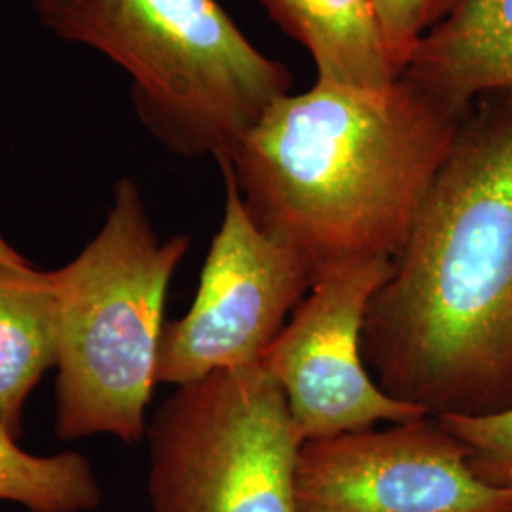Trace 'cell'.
I'll use <instances>...</instances> for the list:
<instances>
[{
	"instance_id": "obj_1",
	"label": "cell",
	"mask_w": 512,
	"mask_h": 512,
	"mask_svg": "<svg viewBox=\"0 0 512 512\" xmlns=\"http://www.w3.org/2000/svg\"><path fill=\"white\" fill-rule=\"evenodd\" d=\"M361 351L374 382L429 416L512 408V88L476 97Z\"/></svg>"
},
{
	"instance_id": "obj_2",
	"label": "cell",
	"mask_w": 512,
	"mask_h": 512,
	"mask_svg": "<svg viewBox=\"0 0 512 512\" xmlns=\"http://www.w3.org/2000/svg\"><path fill=\"white\" fill-rule=\"evenodd\" d=\"M469 109L403 74L370 90L317 80L274 101L226 162L249 215L313 274L395 258Z\"/></svg>"
},
{
	"instance_id": "obj_3",
	"label": "cell",
	"mask_w": 512,
	"mask_h": 512,
	"mask_svg": "<svg viewBox=\"0 0 512 512\" xmlns=\"http://www.w3.org/2000/svg\"><path fill=\"white\" fill-rule=\"evenodd\" d=\"M57 37L101 52L131 78L145 128L184 158L230 160L293 74L258 52L219 0H33Z\"/></svg>"
},
{
	"instance_id": "obj_4",
	"label": "cell",
	"mask_w": 512,
	"mask_h": 512,
	"mask_svg": "<svg viewBox=\"0 0 512 512\" xmlns=\"http://www.w3.org/2000/svg\"><path fill=\"white\" fill-rule=\"evenodd\" d=\"M188 247V236L158 238L139 186L120 179L101 232L55 270L59 439L107 433L137 444L147 435L165 296Z\"/></svg>"
},
{
	"instance_id": "obj_5",
	"label": "cell",
	"mask_w": 512,
	"mask_h": 512,
	"mask_svg": "<svg viewBox=\"0 0 512 512\" xmlns=\"http://www.w3.org/2000/svg\"><path fill=\"white\" fill-rule=\"evenodd\" d=\"M154 512H298L304 437L262 365L179 385L147 427Z\"/></svg>"
},
{
	"instance_id": "obj_6",
	"label": "cell",
	"mask_w": 512,
	"mask_h": 512,
	"mask_svg": "<svg viewBox=\"0 0 512 512\" xmlns=\"http://www.w3.org/2000/svg\"><path fill=\"white\" fill-rule=\"evenodd\" d=\"M224 217L188 313L165 323L156 382L186 385L219 370L260 365L310 293V264L266 234L241 200L234 171L220 160Z\"/></svg>"
},
{
	"instance_id": "obj_7",
	"label": "cell",
	"mask_w": 512,
	"mask_h": 512,
	"mask_svg": "<svg viewBox=\"0 0 512 512\" xmlns=\"http://www.w3.org/2000/svg\"><path fill=\"white\" fill-rule=\"evenodd\" d=\"M391 272L393 258H361L321 270L266 351L260 365L281 385L304 440L429 416L389 397L363 359L366 310Z\"/></svg>"
},
{
	"instance_id": "obj_8",
	"label": "cell",
	"mask_w": 512,
	"mask_h": 512,
	"mask_svg": "<svg viewBox=\"0 0 512 512\" xmlns=\"http://www.w3.org/2000/svg\"><path fill=\"white\" fill-rule=\"evenodd\" d=\"M298 512H512V486L469 465L467 446L435 416L304 440Z\"/></svg>"
},
{
	"instance_id": "obj_9",
	"label": "cell",
	"mask_w": 512,
	"mask_h": 512,
	"mask_svg": "<svg viewBox=\"0 0 512 512\" xmlns=\"http://www.w3.org/2000/svg\"><path fill=\"white\" fill-rule=\"evenodd\" d=\"M403 76L459 109L512 88V0H463L416 46Z\"/></svg>"
},
{
	"instance_id": "obj_10",
	"label": "cell",
	"mask_w": 512,
	"mask_h": 512,
	"mask_svg": "<svg viewBox=\"0 0 512 512\" xmlns=\"http://www.w3.org/2000/svg\"><path fill=\"white\" fill-rule=\"evenodd\" d=\"M59 293L55 272L0 262V425L19 439L23 406L57 363Z\"/></svg>"
},
{
	"instance_id": "obj_11",
	"label": "cell",
	"mask_w": 512,
	"mask_h": 512,
	"mask_svg": "<svg viewBox=\"0 0 512 512\" xmlns=\"http://www.w3.org/2000/svg\"><path fill=\"white\" fill-rule=\"evenodd\" d=\"M270 18L310 52L317 80L384 88L401 78L393 67L370 0H260Z\"/></svg>"
},
{
	"instance_id": "obj_12",
	"label": "cell",
	"mask_w": 512,
	"mask_h": 512,
	"mask_svg": "<svg viewBox=\"0 0 512 512\" xmlns=\"http://www.w3.org/2000/svg\"><path fill=\"white\" fill-rule=\"evenodd\" d=\"M92 461L78 452L33 456L0 425V501L31 512H88L101 503Z\"/></svg>"
},
{
	"instance_id": "obj_13",
	"label": "cell",
	"mask_w": 512,
	"mask_h": 512,
	"mask_svg": "<svg viewBox=\"0 0 512 512\" xmlns=\"http://www.w3.org/2000/svg\"><path fill=\"white\" fill-rule=\"evenodd\" d=\"M370 4L387 55L397 73L403 74L416 46L450 18L463 0H370Z\"/></svg>"
},
{
	"instance_id": "obj_14",
	"label": "cell",
	"mask_w": 512,
	"mask_h": 512,
	"mask_svg": "<svg viewBox=\"0 0 512 512\" xmlns=\"http://www.w3.org/2000/svg\"><path fill=\"white\" fill-rule=\"evenodd\" d=\"M469 450L476 475L495 486H512V408L494 416H435Z\"/></svg>"
},
{
	"instance_id": "obj_15",
	"label": "cell",
	"mask_w": 512,
	"mask_h": 512,
	"mask_svg": "<svg viewBox=\"0 0 512 512\" xmlns=\"http://www.w3.org/2000/svg\"><path fill=\"white\" fill-rule=\"evenodd\" d=\"M0 262H18V264H23V262H29V260L25 256L19 255L18 251L10 243L0 236Z\"/></svg>"
}]
</instances>
